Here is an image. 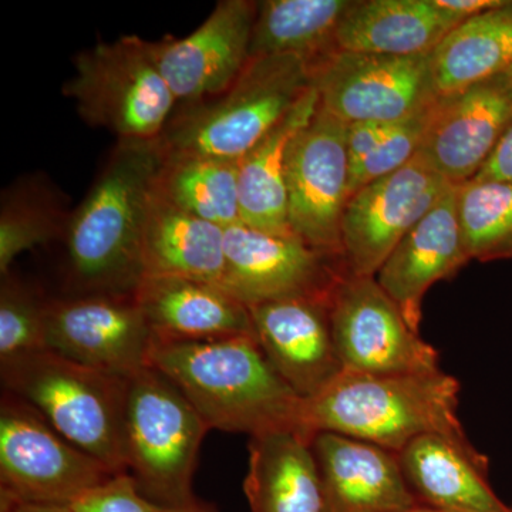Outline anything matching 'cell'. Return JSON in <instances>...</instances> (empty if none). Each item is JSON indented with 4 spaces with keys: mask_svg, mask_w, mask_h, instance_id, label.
<instances>
[{
    "mask_svg": "<svg viewBox=\"0 0 512 512\" xmlns=\"http://www.w3.org/2000/svg\"><path fill=\"white\" fill-rule=\"evenodd\" d=\"M158 140L117 141L70 215L67 255L80 295H134L144 279L148 201L163 164Z\"/></svg>",
    "mask_w": 512,
    "mask_h": 512,
    "instance_id": "obj_1",
    "label": "cell"
},
{
    "mask_svg": "<svg viewBox=\"0 0 512 512\" xmlns=\"http://www.w3.org/2000/svg\"><path fill=\"white\" fill-rule=\"evenodd\" d=\"M148 366L177 386L211 430L249 437L284 429L306 433L302 397L279 376L255 336L153 340Z\"/></svg>",
    "mask_w": 512,
    "mask_h": 512,
    "instance_id": "obj_2",
    "label": "cell"
},
{
    "mask_svg": "<svg viewBox=\"0 0 512 512\" xmlns=\"http://www.w3.org/2000/svg\"><path fill=\"white\" fill-rule=\"evenodd\" d=\"M460 382L447 373L365 375L343 372L328 387L303 399L306 433H335L400 453L427 434L470 446L458 419Z\"/></svg>",
    "mask_w": 512,
    "mask_h": 512,
    "instance_id": "obj_3",
    "label": "cell"
},
{
    "mask_svg": "<svg viewBox=\"0 0 512 512\" xmlns=\"http://www.w3.org/2000/svg\"><path fill=\"white\" fill-rule=\"evenodd\" d=\"M311 87L312 67L301 57L251 59L224 93L177 106L158 138L161 151L242 160Z\"/></svg>",
    "mask_w": 512,
    "mask_h": 512,
    "instance_id": "obj_4",
    "label": "cell"
},
{
    "mask_svg": "<svg viewBox=\"0 0 512 512\" xmlns=\"http://www.w3.org/2000/svg\"><path fill=\"white\" fill-rule=\"evenodd\" d=\"M6 393L32 407L64 439L127 474L124 410L127 380L56 355L50 350L0 365Z\"/></svg>",
    "mask_w": 512,
    "mask_h": 512,
    "instance_id": "obj_5",
    "label": "cell"
},
{
    "mask_svg": "<svg viewBox=\"0 0 512 512\" xmlns=\"http://www.w3.org/2000/svg\"><path fill=\"white\" fill-rule=\"evenodd\" d=\"M207 421L177 386L154 367L127 380L124 454L127 474L138 491L156 503L197 500L192 481Z\"/></svg>",
    "mask_w": 512,
    "mask_h": 512,
    "instance_id": "obj_6",
    "label": "cell"
},
{
    "mask_svg": "<svg viewBox=\"0 0 512 512\" xmlns=\"http://www.w3.org/2000/svg\"><path fill=\"white\" fill-rule=\"evenodd\" d=\"M73 66L62 93L87 124L119 141L161 137L177 100L158 67L154 42L134 35L99 42L74 57Z\"/></svg>",
    "mask_w": 512,
    "mask_h": 512,
    "instance_id": "obj_7",
    "label": "cell"
},
{
    "mask_svg": "<svg viewBox=\"0 0 512 512\" xmlns=\"http://www.w3.org/2000/svg\"><path fill=\"white\" fill-rule=\"evenodd\" d=\"M117 476L64 439L18 397L0 403V497L16 503L69 507Z\"/></svg>",
    "mask_w": 512,
    "mask_h": 512,
    "instance_id": "obj_8",
    "label": "cell"
},
{
    "mask_svg": "<svg viewBox=\"0 0 512 512\" xmlns=\"http://www.w3.org/2000/svg\"><path fill=\"white\" fill-rule=\"evenodd\" d=\"M320 106L353 123L394 124L440 100L431 55L336 50L312 69Z\"/></svg>",
    "mask_w": 512,
    "mask_h": 512,
    "instance_id": "obj_9",
    "label": "cell"
},
{
    "mask_svg": "<svg viewBox=\"0 0 512 512\" xmlns=\"http://www.w3.org/2000/svg\"><path fill=\"white\" fill-rule=\"evenodd\" d=\"M329 311L346 372L423 375L441 370L439 352L410 328L376 276H343L330 296Z\"/></svg>",
    "mask_w": 512,
    "mask_h": 512,
    "instance_id": "obj_10",
    "label": "cell"
},
{
    "mask_svg": "<svg viewBox=\"0 0 512 512\" xmlns=\"http://www.w3.org/2000/svg\"><path fill=\"white\" fill-rule=\"evenodd\" d=\"M349 183L348 124L319 103L315 116L289 148L288 220L293 235L336 259H343L342 222L350 200Z\"/></svg>",
    "mask_w": 512,
    "mask_h": 512,
    "instance_id": "obj_11",
    "label": "cell"
},
{
    "mask_svg": "<svg viewBox=\"0 0 512 512\" xmlns=\"http://www.w3.org/2000/svg\"><path fill=\"white\" fill-rule=\"evenodd\" d=\"M346 274L343 259L320 254L295 235L271 234L242 222L225 229L221 286L248 308L285 299L329 301Z\"/></svg>",
    "mask_w": 512,
    "mask_h": 512,
    "instance_id": "obj_12",
    "label": "cell"
},
{
    "mask_svg": "<svg viewBox=\"0 0 512 512\" xmlns=\"http://www.w3.org/2000/svg\"><path fill=\"white\" fill-rule=\"evenodd\" d=\"M46 349L128 379L148 366L153 333L134 295L90 293L46 302Z\"/></svg>",
    "mask_w": 512,
    "mask_h": 512,
    "instance_id": "obj_13",
    "label": "cell"
},
{
    "mask_svg": "<svg viewBox=\"0 0 512 512\" xmlns=\"http://www.w3.org/2000/svg\"><path fill=\"white\" fill-rule=\"evenodd\" d=\"M453 185L416 156L400 170L360 188L350 198L342 222L349 274L376 276L399 242Z\"/></svg>",
    "mask_w": 512,
    "mask_h": 512,
    "instance_id": "obj_14",
    "label": "cell"
},
{
    "mask_svg": "<svg viewBox=\"0 0 512 512\" xmlns=\"http://www.w3.org/2000/svg\"><path fill=\"white\" fill-rule=\"evenodd\" d=\"M256 12L254 0H221L191 35L154 42L158 67L177 106L224 93L244 72Z\"/></svg>",
    "mask_w": 512,
    "mask_h": 512,
    "instance_id": "obj_15",
    "label": "cell"
},
{
    "mask_svg": "<svg viewBox=\"0 0 512 512\" xmlns=\"http://www.w3.org/2000/svg\"><path fill=\"white\" fill-rule=\"evenodd\" d=\"M511 124V87L497 77L473 84L440 97L417 156L448 183H467L493 156Z\"/></svg>",
    "mask_w": 512,
    "mask_h": 512,
    "instance_id": "obj_16",
    "label": "cell"
},
{
    "mask_svg": "<svg viewBox=\"0 0 512 512\" xmlns=\"http://www.w3.org/2000/svg\"><path fill=\"white\" fill-rule=\"evenodd\" d=\"M329 301L285 299L249 306L256 342L302 399L322 392L345 372L333 339Z\"/></svg>",
    "mask_w": 512,
    "mask_h": 512,
    "instance_id": "obj_17",
    "label": "cell"
},
{
    "mask_svg": "<svg viewBox=\"0 0 512 512\" xmlns=\"http://www.w3.org/2000/svg\"><path fill=\"white\" fill-rule=\"evenodd\" d=\"M470 261L458 217V185H453L394 248L376 279L419 332L431 286L453 279Z\"/></svg>",
    "mask_w": 512,
    "mask_h": 512,
    "instance_id": "obj_18",
    "label": "cell"
},
{
    "mask_svg": "<svg viewBox=\"0 0 512 512\" xmlns=\"http://www.w3.org/2000/svg\"><path fill=\"white\" fill-rule=\"evenodd\" d=\"M312 447L325 512H397L419 504L394 451L335 433L315 434Z\"/></svg>",
    "mask_w": 512,
    "mask_h": 512,
    "instance_id": "obj_19",
    "label": "cell"
},
{
    "mask_svg": "<svg viewBox=\"0 0 512 512\" xmlns=\"http://www.w3.org/2000/svg\"><path fill=\"white\" fill-rule=\"evenodd\" d=\"M134 296L154 340L204 342L255 336L248 306L214 282L146 276Z\"/></svg>",
    "mask_w": 512,
    "mask_h": 512,
    "instance_id": "obj_20",
    "label": "cell"
},
{
    "mask_svg": "<svg viewBox=\"0 0 512 512\" xmlns=\"http://www.w3.org/2000/svg\"><path fill=\"white\" fill-rule=\"evenodd\" d=\"M397 454L417 503L444 512L510 511L488 483L487 457L473 444L427 434Z\"/></svg>",
    "mask_w": 512,
    "mask_h": 512,
    "instance_id": "obj_21",
    "label": "cell"
},
{
    "mask_svg": "<svg viewBox=\"0 0 512 512\" xmlns=\"http://www.w3.org/2000/svg\"><path fill=\"white\" fill-rule=\"evenodd\" d=\"M312 440L295 429L249 437L244 493L251 512H325Z\"/></svg>",
    "mask_w": 512,
    "mask_h": 512,
    "instance_id": "obj_22",
    "label": "cell"
},
{
    "mask_svg": "<svg viewBox=\"0 0 512 512\" xmlns=\"http://www.w3.org/2000/svg\"><path fill=\"white\" fill-rule=\"evenodd\" d=\"M464 20L434 0H353L340 22L336 46L377 55H431Z\"/></svg>",
    "mask_w": 512,
    "mask_h": 512,
    "instance_id": "obj_23",
    "label": "cell"
},
{
    "mask_svg": "<svg viewBox=\"0 0 512 512\" xmlns=\"http://www.w3.org/2000/svg\"><path fill=\"white\" fill-rule=\"evenodd\" d=\"M143 266L144 278L174 276L221 285L225 229L181 210L154 184L144 227Z\"/></svg>",
    "mask_w": 512,
    "mask_h": 512,
    "instance_id": "obj_24",
    "label": "cell"
},
{
    "mask_svg": "<svg viewBox=\"0 0 512 512\" xmlns=\"http://www.w3.org/2000/svg\"><path fill=\"white\" fill-rule=\"evenodd\" d=\"M319 103L318 90L312 84L284 120L239 160L242 224L271 234L293 235L288 220L286 161L293 140L313 119Z\"/></svg>",
    "mask_w": 512,
    "mask_h": 512,
    "instance_id": "obj_25",
    "label": "cell"
},
{
    "mask_svg": "<svg viewBox=\"0 0 512 512\" xmlns=\"http://www.w3.org/2000/svg\"><path fill=\"white\" fill-rule=\"evenodd\" d=\"M441 96L500 76L512 66V0L471 16L431 53Z\"/></svg>",
    "mask_w": 512,
    "mask_h": 512,
    "instance_id": "obj_26",
    "label": "cell"
},
{
    "mask_svg": "<svg viewBox=\"0 0 512 512\" xmlns=\"http://www.w3.org/2000/svg\"><path fill=\"white\" fill-rule=\"evenodd\" d=\"M353 0H264L252 29L251 59L296 56L311 67L336 46V33Z\"/></svg>",
    "mask_w": 512,
    "mask_h": 512,
    "instance_id": "obj_27",
    "label": "cell"
},
{
    "mask_svg": "<svg viewBox=\"0 0 512 512\" xmlns=\"http://www.w3.org/2000/svg\"><path fill=\"white\" fill-rule=\"evenodd\" d=\"M156 188L181 210L227 229L241 221L239 161L164 156Z\"/></svg>",
    "mask_w": 512,
    "mask_h": 512,
    "instance_id": "obj_28",
    "label": "cell"
},
{
    "mask_svg": "<svg viewBox=\"0 0 512 512\" xmlns=\"http://www.w3.org/2000/svg\"><path fill=\"white\" fill-rule=\"evenodd\" d=\"M70 215L62 195L40 177L23 178L6 188L0 205V274L8 275L23 252L66 237Z\"/></svg>",
    "mask_w": 512,
    "mask_h": 512,
    "instance_id": "obj_29",
    "label": "cell"
},
{
    "mask_svg": "<svg viewBox=\"0 0 512 512\" xmlns=\"http://www.w3.org/2000/svg\"><path fill=\"white\" fill-rule=\"evenodd\" d=\"M458 217L471 261L512 259V181L458 185Z\"/></svg>",
    "mask_w": 512,
    "mask_h": 512,
    "instance_id": "obj_30",
    "label": "cell"
},
{
    "mask_svg": "<svg viewBox=\"0 0 512 512\" xmlns=\"http://www.w3.org/2000/svg\"><path fill=\"white\" fill-rule=\"evenodd\" d=\"M43 302L12 272L0 284V365L46 349Z\"/></svg>",
    "mask_w": 512,
    "mask_h": 512,
    "instance_id": "obj_31",
    "label": "cell"
},
{
    "mask_svg": "<svg viewBox=\"0 0 512 512\" xmlns=\"http://www.w3.org/2000/svg\"><path fill=\"white\" fill-rule=\"evenodd\" d=\"M436 104L409 119L392 124L376 150L362 163L350 168V198L365 185L400 170L419 154Z\"/></svg>",
    "mask_w": 512,
    "mask_h": 512,
    "instance_id": "obj_32",
    "label": "cell"
},
{
    "mask_svg": "<svg viewBox=\"0 0 512 512\" xmlns=\"http://www.w3.org/2000/svg\"><path fill=\"white\" fill-rule=\"evenodd\" d=\"M66 508L70 512H220L214 505L198 498L184 505L156 503L138 491L128 474L110 478Z\"/></svg>",
    "mask_w": 512,
    "mask_h": 512,
    "instance_id": "obj_33",
    "label": "cell"
},
{
    "mask_svg": "<svg viewBox=\"0 0 512 512\" xmlns=\"http://www.w3.org/2000/svg\"><path fill=\"white\" fill-rule=\"evenodd\" d=\"M392 124L353 123L348 124V151L350 168L362 163L379 146Z\"/></svg>",
    "mask_w": 512,
    "mask_h": 512,
    "instance_id": "obj_34",
    "label": "cell"
},
{
    "mask_svg": "<svg viewBox=\"0 0 512 512\" xmlns=\"http://www.w3.org/2000/svg\"><path fill=\"white\" fill-rule=\"evenodd\" d=\"M473 180H507L512 181V124L495 148L493 156L481 168Z\"/></svg>",
    "mask_w": 512,
    "mask_h": 512,
    "instance_id": "obj_35",
    "label": "cell"
},
{
    "mask_svg": "<svg viewBox=\"0 0 512 512\" xmlns=\"http://www.w3.org/2000/svg\"><path fill=\"white\" fill-rule=\"evenodd\" d=\"M434 2L440 8L450 10V12L468 19L497 8L504 0H434Z\"/></svg>",
    "mask_w": 512,
    "mask_h": 512,
    "instance_id": "obj_36",
    "label": "cell"
},
{
    "mask_svg": "<svg viewBox=\"0 0 512 512\" xmlns=\"http://www.w3.org/2000/svg\"><path fill=\"white\" fill-rule=\"evenodd\" d=\"M0 512H70L67 508L52 505H36L16 503L8 498L0 497Z\"/></svg>",
    "mask_w": 512,
    "mask_h": 512,
    "instance_id": "obj_37",
    "label": "cell"
},
{
    "mask_svg": "<svg viewBox=\"0 0 512 512\" xmlns=\"http://www.w3.org/2000/svg\"><path fill=\"white\" fill-rule=\"evenodd\" d=\"M397 512H444L440 510H436V508L427 507V505L416 504L413 507L406 508V510H400Z\"/></svg>",
    "mask_w": 512,
    "mask_h": 512,
    "instance_id": "obj_38",
    "label": "cell"
},
{
    "mask_svg": "<svg viewBox=\"0 0 512 512\" xmlns=\"http://www.w3.org/2000/svg\"><path fill=\"white\" fill-rule=\"evenodd\" d=\"M497 79L500 80L501 83H504L505 86L511 87L512 89V66L507 70V72L497 76Z\"/></svg>",
    "mask_w": 512,
    "mask_h": 512,
    "instance_id": "obj_39",
    "label": "cell"
},
{
    "mask_svg": "<svg viewBox=\"0 0 512 512\" xmlns=\"http://www.w3.org/2000/svg\"><path fill=\"white\" fill-rule=\"evenodd\" d=\"M507 512H512V507L510 508V511H507Z\"/></svg>",
    "mask_w": 512,
    "mask_h": 512,
    "instance_id": "obj_40",
    "label": "cell"
}]
</instances>
